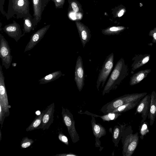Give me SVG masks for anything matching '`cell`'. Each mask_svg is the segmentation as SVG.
Here are the masks:
<instances>
[{
  "label": "cell",
  "instance_id": "2",
  "mask_svg": "<svg viewBox=\"0 0 156 156\" xmlns=\"http://www.w3.org/2000/svg\"><path fill=\"white\" fill-rule=\"evenodd\" d=\"M15 15L18 19L31 16L30 13L29 0H9L5 16L9 20Z\"/></svg>",
  "mask_w": 156,
  "mask_h": 156
},
{
  "label": "cell",
  "instance_id": "26",
  "mask_svg": "<svg viewBox=\"0 0 156 156\" xmlns=\"http://www.w3.org/2000/svg\"><path fill=\"white\" fill-rule=\"evenodd\" d=\"M126 28L124 27H113L103 31V33L106 35H111L118 34L123 30Z\"/></svg>",
  "mask_w": 156,
  "mask_h": 156
},
{
  "label": "cell",
  "instance_id": "7",
  "mask_svg": "<svg viewBox=\"0 0 156 156\" xmlns=\"http://www.w3.org/2000/svg\"><path fill=\"white\" fill-rule=\"evenodd\" d=\"M62 115L63 121L66 126L69 133L73 143L80 140V136L75 126V121L73 115L69 110L62 107Z\"/></svg>",
  "mask_w": 156,
  "mask_h": 156
},
{
  "label": "cell",
  "instance_id": "36",
  "mask_svg": "<svg viewBox=\"0 0 156 156\" xmlns=\"http://www.w3.org/2000/svg\"><path fill=\"white\" fill-rule=\"evenodd\" d=\"M125 12V10L123 9H122L119 12V13L118 14V16L119 17H120L122 16L124 14V12Z\"/></svg>",
  "mask_w": 156,
  "mask_h": 156
},
{
  "label": "cell",
  "instance_id": "30",
  "mask_svg": "<svg viewBox=\"0 0 156 156\" xmlns=\"http://www.w3.org/2000/svg\"><path fill=\"white\" fill-rule=\"evenodd\" d=\"M148 35L152 38V43H156V27L149 31Z\"/></svg>",
  "mask_w": 156,
  "mask_h": 156
},
{
  "label": "cell",
  "instance_id": "3",
  "mask_svg": "<svg viewBox=\"0 0 156 156\" xmlns=\"http://www.w3.org/2000/svg\"><path fill=\"white\" fill-rule=\"evenodd\" d=\"M147 94V92L125 94L118 97L104 105L101 111L104 114L111 112L117 108L126 103L140 100Z\"/></svg>",
  "mask_w": 156,
  "mask_h": 156
},
{
  "label": "cell",
  "instance_id": "27",
  "mask_svg": "<svg viewBox=\"0 0 156 156\" xmlns=\"http://www.w3.org/2000/svg\"><path fill=\"white\" fill-rule=\"evenodd\" d=\"M148 126V125L147 122L144 121L141 124L140 130V137L141 139H143L144 136L149 132Z\"/></svg>",
  "mask_w": 156,
  "mask_h": 156
},
{
  "label": "cell",
  "instance_id": "8",
  "mask_svg": "<svg viewBox=\"0 0 156 156\" xmlns=\"http://www.w3.org/2000/svg\"><path fill=\"white\" fill-rule=\"evenodd\" d=\"M11 49L8 43L4 36L0 34V58L2 65L6 69H8L12 61Z\"/></svg>",
  "mask_w": 156,
  "mask_h": 156
},
{
  "label": "cell",
  "instance_id": "32",
  "mask_svg": "<svg viewBox=\"0 0 156 156\" xmlns=\"http://www.w3.org/2000/svg\"><path fill=\"white\" fill-rule=\"evenodd\" d=\"M5 0H0V11L2 14L5 16L6 13L4 11L3 8L5 2Z\"/></svg>",
  "mask_w": 156,
  "mask_h": 156
},
{
  "label": "cell",
  "instance_id": "31",
  "mask_svg": "<svg viewBox=\"0 0 156 156\" xmlns=\"http://www.w3.org/2000/svg\"><path fill=\"white\" fill-rule=\"evenodd\" d=\"M55 3V8H60L62 7L64 0H51Z\"/></svg>",
  "mask_w": 156,
  "mask_h": 156
},
{
  "label": "cell",
  "instance_id": "13",
  "mask_svg": "<svg viewBox=\"0 0 156 156\" xmlns=\"http://www.w3.org/2000/svg\"><path fill=\"white\" fill-rule=\"evenodd\" d=\"M55 104L52 103L46 109L42 120V129L43 130L48 129L54 121Z\"/></svg>",
  "mask_w": 156,
  "mask_h": 156
},
{
  "label": "cell",
  "instance_id": "16",
  "mask_svg": "<svg viewBox=\"0 0 156 156\" xmlns=\"http://www.w3.org/2000/svg\"><path fill=\"white\" fill-rule=\"evenodd\" d=\"M91 124L92 132L95 137V140H99L100 138L106 134L105 129L100 124L96 123L94 116H92Z\"/></svg>",
  "mask_w": 156,
  "mask_h": 156
},
{
  "label": "cell",
  "instance_id": "25",
  "mask_svg": "<svg viewBox=\"0 0 156 156\" xmlns=\"http://www.w3.org/2000/svg\"><path fill=\"white\" fill-rule=\"evenodd\" d=\"M79 36L83 48L89 42L91 37V35L87 29L82 27H78Z\"/></svg>",
  "mask_w": 156,
  "mask_h": 156
},
{
  "label": "cell",
  "instance_id": "20",
  "mask_svg": "<svg viewBox=\"0 0 156 156\" xmlns=\"http://www.w3.org/2000/svg\"><path fill=\"white\" fill-rule=\"evenodd\" d=\"M88 115L96 117H99L103 121H109L115 120L119 116L121 115V113L110 112L105 114L102 115H99L94 114L87 111L83 113Z\"/></svg>",
  "mask_w": 156,
  "mask_h": 156
},
{
  "label": "cell",
  "instance_id": "38",
  "mask_svg": "<svg viewBox=\"0 0 156 156\" xmlns=\"http://www.w3.org/2000/svg\"><path fill=\"white\" fill-rule=\"evenodd\" d=\"M1 128L0 129V141H1V140L2 139V133H1Z\"/></svg>",
  "mask_w": 156,
  "mask_h": 156
},
{
  "label": "cell",
  "instance_id": "10",
  "mask_svg": "<svg viewBox=\"0 0 156 156\" xmlns=\"http://www.w3.org/2000/svg\"><path fill=\"white\" fill-rule=\"evenodd\" d=\"M151 94H147L141 99L137 105L135 115L141 114L142 119L141 124L144 122L148 116L150 102Z\"/></svg>",
  "mask_w": 156,
  "mask_h": 156
},
{
  "label": "cell",
  "instance_id": "14",
  "mask_svg": "<svg viewBox=\"0 0 156 156\" xmlns=\"http://www.w3.org/2000/svg\"><path fill=\"white\" fill-rule=\"evenodd\" d=\"M151 55L149 54L136 55L133 58L131 73L134 74V71L147 63L149 61Z\"/></svg>",
  "mask_w": 156,
  "mask_h": 156
},
{
  "label": "cell",
  "instance_id": "1",
  "mask_svg": "<svg viewBox=\"0 0 156 156\" xmlns=\"http://www.w3.org/2000/svg\"><path fill=\"white\" fill-rule=\"evenodd\" d=\"M129 74L128 66L124 59L121 58L115 64L104 88L102 95H104L116 89Z\"/></svg>",
  "mask_w": 156,
  "mask_h": 156
},
{
  "label": "cell",
  "instance_id": "22",
  "mask_svg": "<svg viewBox=\"0 0 156 156\" xmlns=\"http://www.w3.org/2000/svg\"><path fill=\"white\" fill-rule=\"evenodd\" d=\"M115 126L113 128L112 133V141L114 144V146L117 147H118V144L121 138L122 132L123 125L119 124Z\"/></svg>",
  "mask_w": 156,
  "mask_h": 156
},
{
  "label": "cell",
  "instance_id": "4",
  "mask_svg": "<svg viewBox=\"0 0 156 156\" xmlns=\"http://www.w3.org/2000/svg\"><path fill=\"white\" fill-rule=\"evenodd\" d=\"M128 128L123 125L121 136L123 156H131L138 145L139 136L137 132L135 134L130 133Z\"/></svg>",
  "mask_w": 156,
  "mask_h": 156
},
{
  "label": "cell",
  "instance_id": "21",
  "mask_svg": "<svg viewBox=\"0 0 156 156\" xmlns=\"http://www.w3.org/2000/svg\"><path fill=\"white\" fill-rule=\"evenodd\" d=\"M62 75L61 71L58 70L53 72L43 77L39 80V84H44L53 81Z\"/></svg>",
  "mask_w": 156,
  "mask_h": 156
},
{
  "label": "cell",
  "instance_id": "34",
  "mask_svg": "<svg viewBox=\"0 0 156 156\" xmlns=\"http://www.w3.org/2000/svg\"><path fill=\"white\" fill-rule=\"evenodd\" d=\"M71 5L73 10L75 12H77L79 11V8L75 2H72Z\"/></svg>",
  "mask_w": 156,
  "mask_h": 156
},
{
  "label": "cell",
  "instance_id": "33",
  "mask_svg": "<svg viewBox=\"0 0 156 156\" xmlns=\"http://www.w3.org/2000/svg\"><path fill=\"white\" fill-rule=\"evenodd\" d=\"M55 155L56 156H78V155L71 153L57 154Z\"/></svg>",
  "mask_w": 156,
  "mask_h": 156
},
{
  "label": "cell",
  "instance_id": "9",
  "mask_svg": "<svg viewBox=\"0 0 156 156\" xmlns=\"http://www.w3.org/2000/svg\"><path fill=\"white\" fill-rule=\"evenodd\" d=\"M74 80L79 91H81L84 85L85 73L82 59L80 56H78L76 61Z\"/></svg>",
  "mask_w": 156,
  "mask_h": 156
},
{
  "label": "cell",
  "instance_id": "39",
  "mask_svg": "<svg viewBox=\"0 0 156 156\" xmlns=\"http://www.w3.org/2000/svg\"><path fill=\"white\" fill-rule=\"evenodd\" d=\"M72 17L73 18L75 17V16H74V14H72Z\"/></svg>",
  "mask_w": 156,
  "mask_h": 156
},
{
  "label": "cell",
  "instance_id": "15",
  "mask_svg": "<svg viewBox=\"0 0 156 156\" xmlns=\"http://www.w3.org/2000/svg\"><path fill=\"white\" fill-rule=\"evenodd\" d=\"M42 0H32L34 13L33 21L35 27L41 19L42 10Z\"/></svg>",
  "mask_w": 156,
  "mask_h": 156
},
{
  "label": "cell",
  "instance_id": "24",
  "mask_svg": "<svg viewBox=\"0 0 156 156\" xmlns=\"http://www.w3.org/2000/svg\"><path fill=\"white\" fill-rule=\"evenodd\" d=\"M140 100L122 105L113 110L111 112L122 113L131 110L136 106Z\"/></svg>",
  "mask_w": 156,
  "mask_h": 156
},
{
  "label": "cell",
  "instance_id": "6",
  "mask_svg": "<svg viewBox=\"0 0 156 156\" xmlns=\"http://www.w3.org/2000/svg\"><path fill=\"white\" fill-rule=\"evenodd\" d=\"M114 55L112 52L108 55L104 61L99 73L96 82V87L99 90V87L101 83L102 87L108 76L113 69L114 65Z\"/></svg>",
  "mask_w": 156,
  "mask_h": 156
},
{
  "label": "cell",
  "instance_id": "37",
  "mask_svg": "<svg viewBox=\"0 0 156 156\" xmlns=\"http://www.w3.org/2000/svg\"><path fill=\"white\" fill-rule=\"evenodd\" d=\"M36 113L37 115H40L41 113L40 111H38L36 112Z\"/></svg>",
  "mask_w": 156,
  "mask_h": 156
},
{
  "label": "cell",
  "instance_id": "17",
  "mask_svg": "<svg viewBox=\"0 0 156 156\" xmlns=\"http://www.w3.org/2000/svg\"><path fill=\"white\" fill-rule=\"evenodd\" d=\"M150 107L148 115L150 119V126H152L154 122L156 116V93L153 91L151 94Z\"/></svg>",
  "mask_w": 156,
  "mask_h": 156
},
{
  "label": "cell",
  "instance_id": "28",
  "mask_svg": "<svg viewBox=\"0 0 156 156\" xmlns=\"http://www.w3.org/2000/svg\"><path fill=\"white\" fill-rule=\"evenodd\" d=\"M34 142L32 139H29L27 136L23 137L21 142V149L26 148L30 147Z\"/></svg>",
  "mask_w": 156,
  "mask_h": 156
},
{
  "label": "cell",
  "instance_id": "19",
  "mask_svg": "<svg viewBox=\"0 0 156 156\" xmlns=\"http://www.w3.org/2000/svg\"><path fill=\"white\" fill-rule=\"evenodd\" d=\"M45 111L46 109L42 112L40 115H36L34 120L26 128L27 131H30L36 129H42V120Z\"/></svg>",
  "mask_w": 156,
  "mask_h": 156
},
{
  "label": "cell",
  "instance_id": "11",
  "mask_svg": "<svg viewBox=\"0 0 156 156\" xmlns=\"http://www.w3.org/2000/svg\"><path fill=\"white\" fill-rule=\"evenodd\" d=\"M2 29L16 42L25 35L22 34L20 24L14 20H13L12 23L5 25Z\"/></svg>",
  "mask_w": 156,
  "mask_h": 156
},
{
  "label": "cell",
  "instance_id": "12",
  "mask_svg": "<svg viewBox=\"0 0 156 156\" xmlns=\"http://www.w3.org/2000/svg\"><path fill=\"white\" fill-rule=\"evenodd\" d=\"M50 26V24H48L43 27L31 36L30 40L25 47L24 52L31 50L44 37Z\"/></svg>",
  "mask_w": 156,
  "mask_h": 156
},
{
  "label": "cell",
  "instance_id": "35",
  "mask_svg": "<svg viewBox=\"0 0 156 156\" xmlns=\"http://www.w3.org/2000/svg\"><path fill=\"white\" fill-rule=\"evenodd\" d=\"M49 1V0H42V10L43 11L44 10V8Z\"/></svg>",
  "mask_w": 156,
  "mask_h": 156
},
{
  "label": "cell",
  "instance_id": "29",
  "mask_svg": "<svg viewBox=\"0 0 156 156\" xmlns=\"http://www.w3.org/2000/svg\"><path fill=\"white\" fill-rule=\"evenodd\" d=\"M59 140L67 145H69V142L68 138L64 134L60 133L58 136Z\"/></svg>",
  "mask_w": 156,
  "mask_h": 156
},
{
  "label": "cell",
  "instance_id": "5",
  "mask_svg": "<svg viewBox=\"0 0 156 156\" xmlns=\"http://www.w3.org/2000/svg\"><path fill=\"white\" fill-rule=\"evenodd\" d=\"M2 66L0 65V123L2 128L4 119L10 115L8 97L5 84V77Z\"/></svg>",
  "mask_w": 156,
  "mask_h": 156
},
{
  "label": "cell",
  "instance_id": "18",
  "mask_svg": "<svg viewBox=\"0 0 156 156\" xmlns=\"http://www.w3.org/2000/svg\"><path fill=\"white\" fill-rule=\"evenodd\" d=\"M151 71V69H147L141 70L133 74L130 77L129 85L130 86H133L140 83L147 77Z\"/></svg>",
  "mask_w": 156,
  "mask_h": 156
},
{
  "label": "cell",
  "instance_id": "23",
  "mask_svg": "<svg viewBox=\"0 0 156 156\" xmlns=\"http://www.w3.org/2000/svg\"><path fill=\"white\" fill-rule=\"evenodd\" d=\"M23 34L29 33L31 30H34L36 27L34 24L31 15L23 18Z\"/></svg>",
  "mask_w": 156,
  "mask_h": 156
}]
</instances>
